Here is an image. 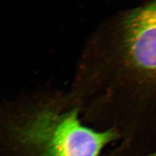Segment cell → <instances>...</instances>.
<instances>
[{
	"instance_id": "6da1fadb",
	"label": "cell",
	"mask_w": 156,
	"mask_h": 156,
	"mask_svg": "<svg viewBox=\"0 0 156 156\" xmlns=\"http://www.w3.org/2000/svg\"><path fill=\"white\" fill-rule=\"evenodd\" d=\"M116 138L113 129L83 124L76 107L0 106V156H98Z\"/></svg>"
},
{
	"instance_id": "7a4b0ae2",
	"label": "cell",
	"mask_w": 156,
	"mask_h": 156,
	"mask_svg": "<svg viewBox=\"0 0 156 156\" xmlns=\"http://www.w3.org/2000/svg\"><path fill=\"white\" fill-rule=\"evenodd\" d=\"M111 31L99 66L112 90L135 75L156 73V1L127 12Z\"/></svg>"
},
{
	"instance_id": "3957f363",
	"label": "cell",
	"mask_w": 156,
	"mask_h": 156,
	"mask_svg": "<svg viewBox=\"0 0 156 156\" xmlns=\"http://www.w3.org/2000/svg\"><path fill=\"white\" fill-rule=\"evenodd\" d=\"M145 156H156V151L154 153H151V154H149Z\"/></svg>"
}]
</instances>
